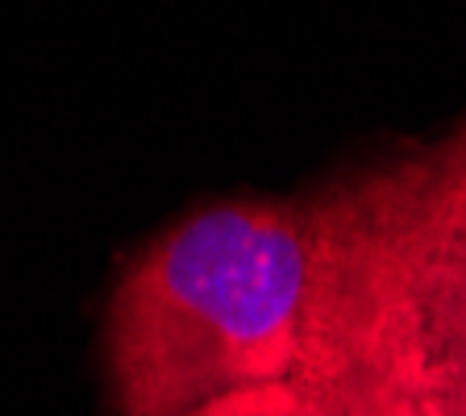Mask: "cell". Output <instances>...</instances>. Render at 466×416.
I'll return each instance as SVG.
<instances>
[{
	"mask_svg": "<svg viewBox=\"0 0 466 416\" xmlns=\"http://www.w3.org/2000/svg\"><path fill=\"white\" fill-rule=\"evenodd\" d=\"M187 416H350L338 400L317 391L300 379H283V383H258V388H238L208 404L192 408Z\"/></svg>",
	"mask_w": 466,
	"mask_h": 416,
	"instance_id": "obj_3",
	"label": "cell"
},
{
	"mask_svg": "<svg viewBox=\"0 0 466 416\" xmlns=\"http://www.w3.org/2000/svg\"><path fill=\"white\" fill-rule=\"evenodd\" d=\"M338 196L221 200L155 233L105 309L116 416H187L238 388L312 383L338 296Z\"/></svg>",
	"mask_w": 466,
	"mask_h": 416,
	"instance_id": "obj_1",
	"label": "cell"
},
{
	"mask_svg": "<svg viewBox=\"0 0 466 416\" xmlns=\"http://www.w3.org/2000/svg\"><path fill=\"white\" fill-rule=\"evenodd\" d=\"M441 146H446L450 163L458 167V175H462V184H466V121H462V126H458L454 134H450V137H446V142H441Z\"/></svg>",
	"mask_w": 466,
	"mask_h": 416,
	"instance_id": "obj_4",
	"label": "cell"
},
{
	"mask_svg": "<svg viewBox=\"0 0 466 416\" xmlns=\"http://www.w3.org/2000/svg\"><path fill=\"white\" fill-rule=\"evenodd\" d=\"M333 196L338 296L312 388L350 416H466V184L446 146Z\"/></svg>",
	"mask_w": 466,
	"mask_h": 416,
	"instance_id": "obj_2",
	"label": "cell"
}]
</instances>
